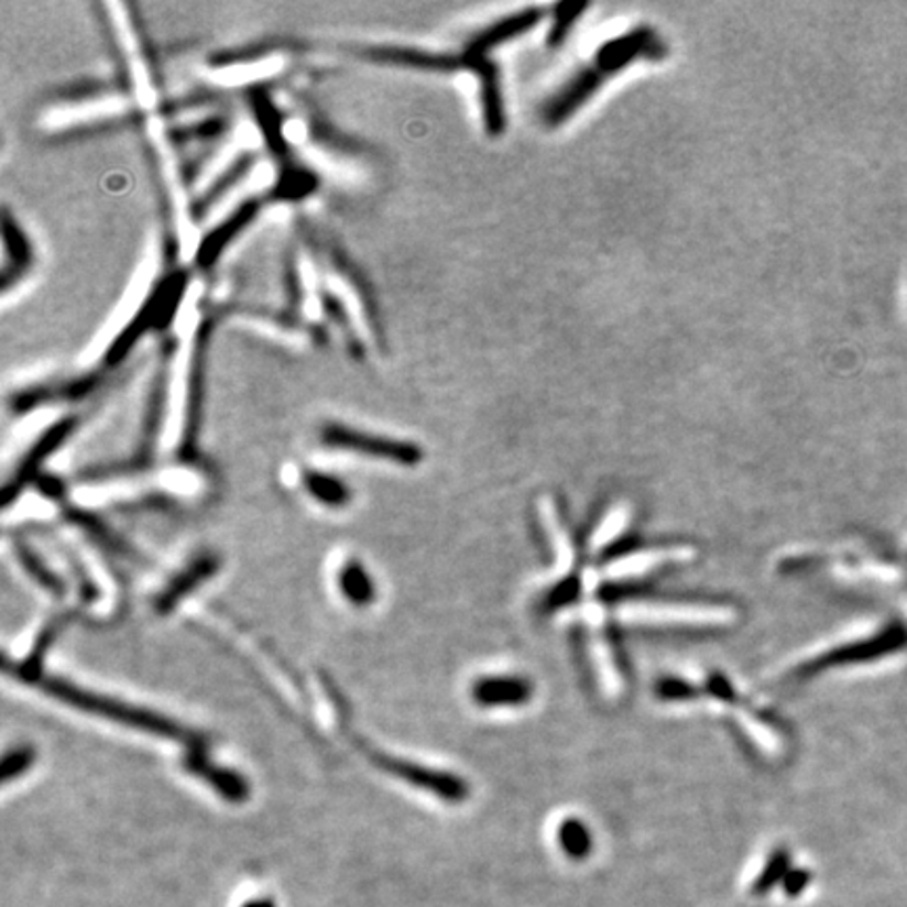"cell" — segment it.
<instances>
[{
    "mask_svg": "<svg viewBox=\"0 0 907 907\" xmlns=\"http://www.w3.org/2000/svg\"><path fill=\"white\" fill-rule=\"evenodd\" d=\"M668 55V46L652 28H635L624 36H618L608 45L601 46L592 64L578 72L564 89L546 99L543 106V120L546 127L555 129L567 122L578 112L594 92L599 91L615 74H620L633 62H658Z\"/></svg>",
    "mask_w": 907,
    "mask_h": 907,
    "instance_id": "obj_1",
    "label": "cell"
},
{
    "mask_svg": "<svg viewBox=\"0 0 907 907\" xmlns=\"http://www.w3.org/2000/svg\"><path fill=\"white\" fill-rule=\"evenodd\" d=\"M36 682H39L41 689H45L46 693H51L53 698H57V700H62V702L72 703V706H76V708H80V710H87V712L106 717V719H112V721L124 723V725L136 726V729H143V731H150V733H156V735H164V737L177 740V742L187 744L189 750H200V752H205V737H200L198 733H194V731H189V729H185V726L177 725V723L171 721V719L160 717L156 712H150V710H143V708H135V706H129V703L116 702V700H110V698H103V696H97V693H91V691L78 689V687H74L68 680L57 679V677H41Z\"/></svg>",
    "mask_w": 907,
    "mask_h": 907,
    "instance_id": "obj_2",
    "label": "cell"
},
{
    "mask_svg": "<svg viewBox=\"0 0 907 907\" xmlns=\"http://www.w3.org/2000/svg\"><path fill=\"white\" fill-rule=\"evenodd\" d=\"M358 746L368 754V758H370L379 769L391 773V775H395V777H400V779H406L412 786H418V788H423V790H429V793L437 794L439 798L454 800V802H458V800H462V798L467 796V784H465L460 777H456V775H448V773L444 772H433V769L420 767V765H416V763H408V761L389 756L385 752H379V750H374L372 746L363 744V742H358Z\"/></svg>",
    "mask_w": 907,
    "mask_h": 907,
    "instance_id": "obj_3",
    "label": "cell"
},
{
    "mask_svg": "<svg viewBox=\"0 0 907 907\" xmlns=\"http://www.w3.org/2000/svg\"><path fill=\"white\" fill-rule=\"evenodd\" d=\"M326 441H328L330 446L360 450V452L389 458V460H395V462H402V465H414V462L420 460L418 448H414V446H409V444L389 441V439L370 437V435H362V433L330 429V431L326 433Z\"/></svg>",
    "mask_w": 907,
    "mask_h": 907,
    "instance_id": "obj_4",
    "label": "cell"
},
{
    "mask_svg": "<svg viewBox=\"0 0 907 907\" xmlns=\"http://www.w3.org/2000/svg\"><path fill=\"white\" fill-rule=\"evenodd\" d=\"M183 767L192 775L203 777L206 784H210L217 793L221 794L227 800H231V802H242V800L249 798L250 790L247 779L238 773L212 765L206 758L205 752H200V750H189L187 756L183 758Z\"/></svg>",
    "mask_w": 907,
    "mask_h": 907,
    "instance_id": "obj_5",
    "label": "cell"
},
{
    "mask_svg": "<svg viewBox=\"0 0 907 907\" xmlns=\"http://www.w3.org/2000/svg\"><path fill=\"white\" fill-rule=\"evenodd\" d=\"M217 566H219V559H217V557H210V555H206V557H200L198 561H194V564L189 566V569L183 571L179 578H175L173 584L160 597L159 612H171V610L182 601L183 597H185L189 590L194 589L198 582H203L208 576H212Z\"/></svg>",
    "mask_w": 907,
    "mask_h": 907,
    "instance_id": "obj_6",
    "label": "cell"
},
{
    "mask_svg": "<svg viewBox=\"0 0 907 907\" xmlns=\"http://www.w3.org/2000/svg\"><path fill=\"white\" fill-rule=\"evenodd\" d=\"M340 590L358 608H365L374 601V582L358 561H349L340 571Z\"/></svg>",
    "mask_w": 907,
    "mask_h": 907,
    "instance_id": "obj_7",
    "label": "cell"
},
{
    "mask_svg": "<svg viewBox=\"0 0 907 907\" xmlns=\"http://www.w3.org/2000/svg\"><path fill=\"white\" fill-rule=\"evenodd\" d=\"M523 696H525V687L520 680L483 679L476 685L477 702L481 703L520 702Z\"/></svg>",
    "mask_w": 907,
    "mask_h": 907,
    "instance_id": "obj_8",
    "label": "cell"
},
{
    "mask_svg": "<svg viewBox=\"0 0 907 907\" xmlns=\"http://www.w3.org/2000/svg\"><path fill=\"white\" fill-rule=\"evenodd\" d=\"M589 9L587 2H561L555 7V20L548 30V39L546 43L550 46H559L567 39L569 30L573 28V23L580 20V15Z\"/></svg>",
    "mask_w": 907,
    "mask_h": 907,
    "instance_id": "obj_9",
    "label": "cell"
},
{
    "mask_svg": "<svg viewBox=\"0 0 907 907\" xmlns=\"http://www.w3.org/2000/svg\"><path fill=\"white\" fill-rule=\"evenodd\" d=\"M307 490L328 506H342L349 500V490L335 477L312 473L307 476Z\"/></svg>",
    "mask_w": 907,
    "mask_h": 907,
    "instance_id": "obj_10",
    "label": "cell"
},
{
    "mask_svg": "<svg viewBox=\"0 0 907 907\" xmlns=\"http://www.w3.org/2000/svg\"><path fill=\"white\" fill-rule=\"evenodd\" d=\"M559 840H561L564 851H566L569 857H573V860H582L587 853H590L589 830H587L580 821H576V819L566 821V823L561 826Z\"/></svg>",
    "mask_w": 907,
    "mask_h": 907,
    "instance_id": "obj_11",
    "label": "cell"
},
{
    "mask_svg": "<svg viewBox=\"0 0 907 907\" xmlns=\"http://www.w3.org/2000/svg\"><path fill=\"white\" fill-rule=\"evenodd\" d=\"M18 548H20V557H22L23 566L30 571V576H32L41 587H45L48 592H53V594H64V584L59 582V578H55V576L39 561V557H34L25 546L20 545Z\"/></svg>",
    "mask_w": 907,
    "mask_h": 907,
    "instance_id": "obj_12",
    "label": "cell"
},
{
    "mask_svg": "<svg viewBox=\"0 0 907 907\" xmlns=\"http://www.w3.org/2000/svg\"><path fill=\"white\" fill-rule=\"evenodd\" d=\"M34 761H36V752L32 748L22 746V748L11 750L2 761V782L7 784L11 779L20 777L34 765Z\"/></svg>",
    "mask_w": 907,
    "mask_h": 907,
    "instance_id": "obj_13",
    "label": "cell"
},
{
    "mask_svg": "<svg viewBox=\"0 0 907 907\" xmlns=\"http://www.w3.org/2000/svg\"><path fill=\"white\" fill-rule=\"evenodd\" d=\"M786 867H788L786 855L779 853V855L772 857L769 863H767V867L763 870L761 878L754 883V895H765L775 883H779L782 876L786 874Z\"/></svg>",
    "mask_w": 907,
    "mask_h": 907,
    "instance_id": "obj_14",
    "label": "cell"
},
{
    "mask_svg": "<svg viewBox=\"0 0 907 907\" xmlns=\"http://www.w3.org/2000/svg\"><path fill=\"white\" fill-rule=\"evenodd\" d=\"M809 883V876L805 874V872H796L793 874L790 878H788V883H786V888H788V893L790 895H796L798 890H802V886Z\"/></svg>",
    "mask_w": 907,
    "mask_h": 907,
    "instance_id": "obj_15",
    "label": "cell"
}]
</instances>
